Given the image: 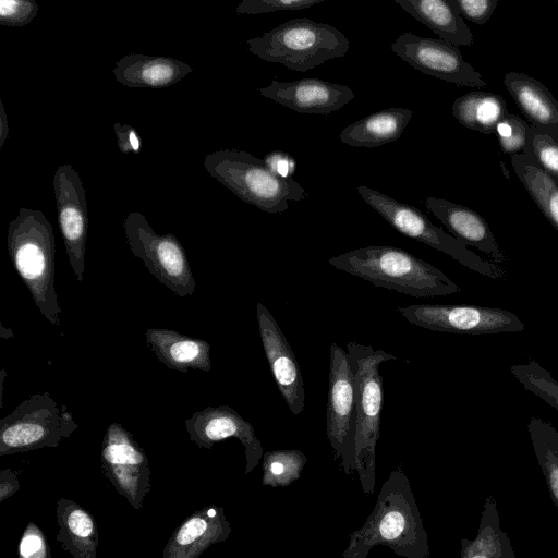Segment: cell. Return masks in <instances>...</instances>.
<instances>
[{
    "label": "cell",
    "mask_w": 558,
    "mask_h": 558,
    "mask_svg": "<svg viewBox=\"0 0 558 558\" xmlns=\"http://www.w3.org/2000/svg\"><path fill=\"white\" fill-rule=\"evenodd\" d=\"M336 269L414 298L448 295L461 288L434 265L389 245H369L329 258Z\"/></svg>",
    "instance_id": "cell-1"
},
{
    "label": "cell",
    "mask_w": 558,
    "mask_h": 558,
    "mask_svg": "<svg viewBox=\"0 0 558 558\" xmlns=\"http://www.w3.org/2000/svg\"><path fill=\"white\" fill-rule=\"evenodd\" d=\"M10 259L41 315L60 327L61 306L54 288L56 239L53 228L37 209L21 208L9 223Z\"/></svg>",
    "instance_id": "cell-2"
},
{
    "label": "cell",
    "mask_w": 558,
    "mask_h": 558,
    "mask_svg": "<svg viewBox=\"0 0 558 558\" xmlns=\"http://www.w3.org/2000/svg\"><path fill=\"white\" fill-rule=\"evenodd\" d=\"M247 45L251 53L267 62L306 72L328 60L344 57L350 43L332 25L295 17L247 39Z\"/></svg>",
    "instance_id": "cell-3"
},
{
    "label": "cell",
    "mask_w": 558,
    "mask_h": 558,
    "mask_svg": "<svg viewBox=\"0 0 558 558\" xmlns=\"http://www.w3.org/2000/svg\"><path fill=\"white\" fill-rule=\"evenodd\" d=\"M204 167L210 177L239 198L266 213H283L288 201L299 202L307 196L295 180L274 174L264 159L235 148H225L206 155Z\"/></svg>",
    "instance_id": "cell-4"
},
{
    "label": "cell",
    "mask_w": 558,
    "mask_h": 558,
    "mask_svg": "<svg viewBox=\"0 0 558 558\" xmlns=\"http://www.w3.org/2000/svg\"><path fill=\"white\" fill-rule=\"evenodd\" d=\"M77 427L66 407L48 392L32 395L0 420V454L57 447Z\"/></svg>",
    "instance_id": "cell-5"
},
{
    "label": "cell",
    "mask_w": 558,
    "mask_h": 558,
    "mask_svg": "<svg viewBox=\"0 0 558 558\" xmlns=\"http://www.w3.org/2000/svg\"><path fill=\"white\" fill-rule=\"evenodd\" d=\"M357 193L391 227L405 236L442 252L466 268L492 279L505 277L497 264L483 259L452 235L446 233L416 207L399 202L379 191L360 185Z\"/></svg>",
    "instance_id": "cell-6"
},
{
    "label": "cell",
    "mask_w": 558,
    "mask_h": 558,
    "mask_svg": "<svg viewBox=\"0 0 558 558\" xmlns=\"http://www.w3.org/2000/svg\"><path fill=\"white\" fill-rule=\"evenodd\" d=\"M123 230L133 255L148 271L179 296L192 295L195 280L183 245L171 233L158 234L140 211L130 213Z\"/></svg>",
    "instance_id": "cell-7"
},
{
    "label": "cell",
    "mask_w": 558,
    "mask_h": 558,
    "mask_svg": "<svg viewBox=\"0 0 558 558\" xmlns=\"http://www.w3.org/2000/svg\"><path fill=\"white\" fill-rule=\"evenodd\" d=\"M347 350L354 375L356 429L355 458L360 463H373L374 449L379 435L383 404V377L379 365L397 360L381 349L348 342Z\"/></svg>",
    "instance_id": "cell-8"
},
{
    "label": "cell",
    "mask_w": 558,
    "mask_h": 558,
    "mask_svg": "<svg viewBox=\"0 0 558 558\" xmlns=\"http://www.w3.org/2000/svg\"><path fill=\"white\" fill-rule=\"evenodd\" d=\"M398 312L411 324L442 332L490 335L519 332L525 326L512 312L498 307L451 304H413Z\"/></svg>",
    "instance_id": "cell-9"
},
{
    "label": "cell",
    "mask_w": 558,
    "mask_h": 558,
    "mask_svg": "<svg viewBox=\"0 0 558 558\" xmlns=\"http://www.w3.org/2000/svg\"><path fill=\"white\" fill-rule=\"evenodd\" d=\"M390 48L400 59L424 74L461 86H486L481 73L463 59L459 48L439 38L405 32Z\"/></svg>",
    "instance_id": "cell-10"
},
{
    "label": "cell",
    "mask_w": 558,
    "mask_h": 558,
    "mask_svg": "<svg viewBox=\"0 0 558 558\" xmlns=\"http://www.w3.org/2000/svg\"><path fill=\"white\" fill-rule=\"evenodd\" d=\"M52 186L57 218L70 266L78 282L85 271L88 230L86 191L80 174L71 165H61L54 172Z\"/></svg>",
    "instance_id": "cell-11"
},
{
    "label": "cell",
    "mask_w": 558,
    "mask_h": 558,
    "mask_svg": "<svg viewBox=\"0 0 558 558\" xmlns=\"http://www.w3.org/2000/svg\"><path fill=\"white\" fill-rule=\"evenodd\" d=\"M329 384L326 411L327 436L345 459L355 456L356 405L354 375L348 352L330 345Z\"/></svg>",
    "instance_id": "cell-12"
},
{
    "label": "cell",
    "mask_w": 558,
    "mask_h": 558,
    "mask_svg": "<svg viewBox=\"0 0 558 558\" xmlns=\"http://www.w3.org/2000/svg\"><path fill=\"white\" fill-rule=\"evenodd\" d=\"M106 476L135 508L149 490V465L144 450L121 424L108 425L101 446Z\"/></svg>",
    "instance_id": "cell-13"
},
{
    "label": "cell",
    "mask_w": 558,
    "mask_h": 558,
    "mask_svg": "<svg viewBox=\"0 0 558 558\" xmlns=\"http://www.w3.org/2000/svg\"><path fill=\"white\" fill-rule=\"evenodd\" d=\"M258 330L264 351L278 390L292 414L304 410V384L295 355L269 310L256 305Z\"/></svg>",
    "instance_id": "cell-14"
},
{
    "label": "cell",
    "mask_w": 558,
    "mask_h": 558,
    "mask_svg": "<svg viewBox=\"0 0 558 558\" xmlns=\"http://www.w3.org/2000/svg\"><path fill=\"white\" fill-rule=\"evenodd\" d=\"M184 424L191 440L201 448L209 449L216 442L238 438L245 448L247 471L262 454L253 426L229 405L206 407L193 413Z\"/></svg>",
    "instance_id": "cell-15"
},
{
    "label": "cell",
    "mask_w": 558,
    "mask_h": 558,
    "mask_svg": "<svg viewBox=\"0 0 558 558\" xmlns=\"http://www.w3.org/2000/svg\"><path fill=\"white\" fill-rule=\"evenodd\" d=\"M258 93L300 113L328 114L354 98L353 90L320 78H302L292 82L272 80Z\"/></svg>",
    "instance_id": "cell-16"
},
{
    "label": "cell",
    "mask_w": 558,
    "mask_h": 558,
    "mask_svg": "<svg viewBox=\"0 0 558 558\" xmlns=\"http://www.w3.org/2000/svg\"><path fill=\"white\" fill-rule=\"evenodd\" d=\"M424 206L449 230L453 238L476 247L488 255L495 264L508 260L498 245L487 221L475 210L450 201L426 197Z\"/></svg>",
    "instance_id": "cell-17"
},
{
    "label": "cell",
    "mask_w": 558,
    "mask_h": 558,
    "mask_svg": "<svg viewBox=\"0 0 558 558\" xmlns=\"http://www.w3.org/2000/svg\"><path fill=\"white\" fill-rule=\"evenodd\" d=\"M145 337L151 352L171 371L211 369L210 344L205 340L166 328H148Z\"/></svg>",
    "instance_id": "cell-18"
},
{
    "label": "cell",
    "mask_w": 558,
    "mask_h": 558,
    "mask_svg": "<svg viewBox=\"0 0 558 558\" xmlns=\"http://www.w3.org/2000/svg\"><path fill=\"white\" fill-rule=\"evenodd\" d=\"M504 84L530 125L558 136V101L544 84L518 72L507 73Z\"/></svg>",
    "instance_id": "cell-19"
},
{
    "label": "cell",
    "mask_w": 558,
    "mask_h": 558,
    "mask_svg": "<svg viewBox=\"0 0 558 558\" xmlns=\"http://www.w3.org/2000/svg\"><path fill=\"white\" fill-rule=\"evenodd\" d=\"M192 70L185 62L173 58L132 53L117 61L112 73L119 83L128 87L162 88L180 82Z\"/></svg>",
    "instance_id": "cell-20"
},
{
    "label": "cell",
    "mask_w": 558,
    "mask_h": 558,
    "mask_svg": "<svg viewBox=\"0 0 558 558\" xmlns=\"http://www.w3.org/2000/svg\"><path fill=\"white\" fill-rule=\"evenodd\" d=\"M413 111L387 108L357 120L340 132V141L352 147L375 148L400 138Z\"/></svg>",
    "instance_id": "cell-21"
},
{
    "label": "cell",
    "mask_w": 558,
    "mask_h": 558,
    "mask_svg": "<svg viewBox=\"0 0 558 558\" xmlns=\"http://www.w3.org/2000/svg\"><path fill=\"white\" fill-rule=\"evenodd\" d=\"M408 14L454 46H471L473 35L450 0H395Z\"/></svg>",
    "instance_id": "cell-22"
},
{
    "label": "cell",
    "mask_w": 558,
    "mask_h": 558,
    "mask_svg": "<svg viewBox=\"0 0 558 558\" xmlns=\"http://www.w3.org/2000/svg\"><path fill=\"white\" fill-rule=\"evenodd\" d=\"M501 96L474 90L458 97L452 105V114L463 126L483 133H495L496 126L508 114Z\"/></svg>",
    "instance_id": "cell-23"
},
{
    "label": "cell",
    "mask_w": 558,
    "mask_h": 558,
    "mask_svg": "<svg viewBox=\"0 0 558 558\" xmlns=\"http://www.w3.org/2000/svg\"><path fill=\"white\" fill-rule=\"evenodd\" d=\"M462 558H517L492 496L484 501L476 537L464 541Z\"/></svg>",
    "instance_id": "cell-24"
},
{
    "label": "cell",
    "mask_w": 558,
    "mask_h": 558,
    "mask_svg": "<svg viewBox=\"0 0 558 558\" xmlns=\"http://www.w3.org/2000/svg\"><path fill=\"white\" fill-rule=\"evenodd\" d=\"M511 166L542 214L558 231V182L524 154L512 155Z\"/></svg>",
    "instance_id": "cell-25"
},
{
    "label": "cell",
    "mask_w": 558,
    "mask_h": 558,
    "mask_svg": "<svg viewBox=\"0 0 558 558\" xmlns=\"http://www.w3.org/2000/svg\"><path fill=\"white\" fill-rule=\"evenodd\" d=\"M527 430L550 498L558 510V430L539 417L530 420Z\"/></svg>",
    "instance_id": "cell-26"
},
{
    "label": "cell",
    "mask_w": 558,
    "mask_h": 558,
    "mask_svg": "<svg viewBox=\"0 0 558 558\" xmlns=\"http://www.w3.org/2000/svg\"><path fill=\"white\" fill-rule=\"evenodd\" d=\"M216 514L215 509H209L206 513H196L189 518L170 539L169 545L165 548V555L177 550L184 557L192 558L196 555L194 548L201 554L205 544H209V519Z\"/></svg>",
    "instance_id": "cell-27"
},
{
    "label": "cell",
    "mask_w": 558,
    "mask_h": 558,
    "mask_svg": "<svg viewBox=\"0 0 558 558\" xmlns=\"http://www.w3.org/2000/svg\"><path fill=\"white\" fill-rule=\"evenodd\" d=\"M511 374L531 391L549 405L558 410V380L551 373L536 361L515 364L510 367Z\"/></svg>",
    "instance_id": "cell-28"
},
{
    "label": "cell",
    "mask_w": 558,
    "mask_h": 558,
    "mask_svg": "<svg viewBox=\"0 0 558 558\" xmlns=\"http://www.w3.org/2000/svg\"><path fill=\"white\" fill-rule=\"evenodd\" d=\"M523 154L558 182V136L530 125Z\"/></svg>",
    "instance_id": "cell-29"
},
{
    "label": "cell",
    "mask_w": 558,
    "mask_h": 558,
    "mask_svg": "<svg viewBox=\"0 0 558 558\" xmlns=\"http://www.w3.org/2000/svg\"><path fill=\"white\" fill-rule=\"evenodd\" d=\"M530 124L518 114L508 113L498 123L495 135L505 154H523L526 144V133Z\"/></svg>",
    "instance_id": "cell-30"
},
{
    "label": "cell",
    "mask_w": 558,
    "mask_h": 558,
    "mask_svg": "<svg viewBox=\"0 0 558 558\" xmlns=\"http://www.w3.org/2000/svg\"><path fill=\"white\" fill-rule=\"evenodd\" d=\"M325 0H243L235 9L238 14H260L287 10L310 9Z\"/></svg>",
    "instance_id": "cell-31"
},
{
    "label": "cell",
    "mask_w": 558,
    "mask_h": 558,
    "mask_svg": "<svg viewBox=\"0 0 558 558\" xmlns=\"http://www.w3.org/2000/svg\"><path fill=\"white\" fill-rule=\"evenodd\" d=\"M38 13V3L31 0H1L0 24L22 27L29 24Z\"/></svg>",
    "instance_id": "cell-32"
},
{
    "label": "cell",
    "mask_w": 558,
    "mask_h": 558,
    "mask_svg": "<svg viewBox=\"0 0 558 558\" xmlns=\"http://www.w3.org/2000/svg\"><path fill=\"white\" fill-rule=\"evenodd\" d=\"M462 17L484 25L489 21L498 0H450Z\"/></svg>",
    "instance_id": "cell-33"
},
{
    "label": "cell",
    "mask_w": 558,
    "mask_h": 558,
    "mask_svg": "<svg viewBox=\"0 0 558 558\" xmlns=\"http://www.w3.org/2000/svg\"><path fill=\"white\" fill-rule=\"evenodd\" d=\"M20 558H50L41 531L34 524L25 530L20 543Z\"/></svg>",
    "instance_id": "cell-34"
},
{
    "label": "cell",
    "mask_w": 558,
    "mask_h": 558,
    "mask_svg": "<svg viewBox=\"0 0 558 558\" xmlns=\"http://www.w3.org/2000/svg\"><path fill=\"white\" fill-rule=\"evenodd\" d=\"M113 131L118 147L123 154H138L142 149V140L137 131L130 124L116 122Z\"/></svg>",
    "instance_id": "cell-35"
},
{
    "label": "cell",
    "mask_w": 558,
    "mask_h": 558,
    "mask_svg": "<svg viewBox=\"0 0 558 558\" xmlns=\"http://www.w3.org/2000/svg\"><path fill=\"white\" fill-rule=\"evenodd\" d=\"M264 161L268 169L277 177L289 180L295 171V160L287 153L274 150L267 154Z\"/></svg>",
    "instance_id": "cell-36"
},
{
    "label": "cell",
    "mask_w": 558,
    "mask_h": 558,
    "mask_svg": "<svg viewBox=\"0 0 558 558\" xmlns=\"http://www.w3.org/2000/svg\"><path fill=\"white\" fill-rule=\"evenodd\" d=\"M405 520L400 512L391 511L386 514L379 526L380 535L385 539L397 538L404 529Z\"/></svg>",
    "instance_id": "cell-37"
},
{
    "label": "cell",
    "mask_w": 558,
    "mask_h": 558,
    "mask_svg": "<svg viewBox=\"0 0 558 558\" xmlns=\"http://www.w3.org/2000/svg\"><path fill=\"white\" fill-rule=\"evenodd\" d=\"M9 134V123L2 101L0 100V147L3 146Z\"/></svg>",
    "instance_id": "cell-38"
},
{
    "label": "cell",
    "mask_w": 558,
    "mask_h": 558,
    "mask_svg": "<svg viewBox=\"0 0 558 558\" xmlns=\"http://www.w3.org/2000/svg\"><path fill=\"white\" fill-rule=\"evenodd\" d=\"M8 333H9V335H11V336L13 337V333H12L9 329H5L3 326H1V332H0V336H1L2 338H7V336H5V335H8Z\"/></svg>",
    "instance_id": "cell-39"
},
{
    "label": "cell",
    "mask_w": 558,
    "mask_h": 558,
    "mask_svg": "<svg viewBox=\"0 0 558 558\" xmlns=\"http://www.w3.org/2000/svg\"><path fill=\"white\" fill-rule=\"evenodd\" d=\"M557 12H558V2H557Z\"/></svg>",
    "instance_id": "cell-40"
}]
</instances>
